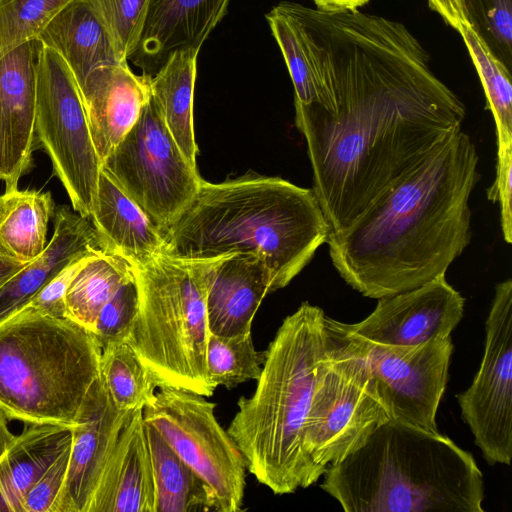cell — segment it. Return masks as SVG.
I'll use <instances>...</instances> for the list:
<instances>
[{"label":"cell","instance_id":"d6a6232c","mask_svg":"<svg viewBox=\"0 0 512 512\" xmlns=\"http://www.w3.org/2000/svg\"><path fill=\"white\" fill-rule=\"evenodd\" d=\"M462 3L474 33L512 71V0H462Z\"/></svg>","mask_w":512,"mask_h":512},{"label":"cell","instance_id":"cb8c5ba5","mask_svg":"<svg viewBox=\"0 0 512 512\" xmlns=\"http://www.w3.org/2000/svg\"><path fill=\"white\" fill-rule=\"evenodd\" d=\"M197 50L172 53L150 77V93L173 139L194 166L198 148L194 135L193 99Z\"/></svg>","mask_w":512,"mask_h":512},{"label":"cell","instance_id":"44dd1931","mask_svg":"<svg viewBox=\"0 0 512 512\" xmlns=\"http://www.w3.org/2000/svg\"><path fill=\"white\" fill-rule=\"evenodd\" d=\"M143 409L132 412L107 461L88 512H155Z\"/></svg>","mask_w":512,"mask_h":512},{"label":"cell","instance_id":"74e56055","mask_svg":"<svg viewBox=\"0 0 512 512\" xmlns=\"http://www.w3.org/2000/svg\"><path fill=\"white\" fill-rule=\"evenodd\" d=\"M487 198L499 203L503 238L512 243V144L497 145L496 176Z\"/></svg>","mask_w":512,"mask_h":512},{"label":"cell","instance_id":"3957f363","mask_svg":"<svg viewBox=\"0 0 512 512\" xmlns=\"http://www.w3.org/2000/svg\"><path fill=\"white\" fill-rule=\"evenodd\" d=\"M163 236V253L173 257L261 256L274 292L311 262L327 243L330 228L312 189L280 177L249 174L221 183L202 179L193 199Z\"/></svg>","mask_w":512,"mask_h":512},{"label":"cell","instance_id":"7c38bea8","mask_svg":"<svg viewBox=\"0 0 512 512\" xmlns=\"http://www.w3.org/2000/svg\"><path fill=\"white\" fill-rule=\"evenodd\" d=\"M330 320L363 358L390 419L439 432L436 414L449 379L451 336L409 347L377 345Z\"/></svg>","mask_w":512,"mask_h":512},{"label":"cell","instance_id":"7a4b0ae2","mask_svg":"<svg viewBox=\"0 0 512 512\" xmlns=\"http://www.w3.org/2000/svg\"><path fill=\"white\" fill-rule=\"evenodd\" d=\"M479 156L462 128L328 237L332 264L347 285L379 299L446 274L469 245L470 196Z\"/></svg>","mask_w":512,"mask_h":512},{"label":"cell","instance_id":"5bb4252c","mask_svg":"<svg viewBox=\"0 0 512 512\" xmlns=\"http://www.w3.org/2000/svg\"><path fill=\"white\" fill-rule=\"evenodd\" d=\"M377 300L362 321L341 322L347 332L377 345L409 347L449 337L464 315L465 299L445 275Z\"/></svg>","mask_w":512,"mask_h":512},{"label":"cell","instance_id":"836d02e7","mask_svg":"<svg viewBox=\"0 0 512 512\" xmlns=\"http://www.w3.org/2000/svg\"><path fill=\"white\" fill-rule=\"evenodd\" d=\"M105 25L120 59L135 52L150 0H88Z\"/></svg>","mask_w":512,"mask_h":512},{"label":"cell","instance_id":"603a6c76","mask_svg":"<svg viewBox=\"0 0 512 512\" xmlns=\"http://www.w3.org/2000/svg\"><path fill=\"white\" fill-rule=\"evenodd\" d=\"M37 38L65 61L78 86L98 67L126 63L88 0L71 1Z\"/></svg>","mask_w":512,"mask_h":512},{"label":"cell","instance_id":"e575fe53","mask_svg":"<svg viewBox=\"0 0 512 512\" xmlns=\"http://www.w3.org/2000/svg\"><path fill=\"white\" fill-rule=\"evenodd\" d=\"M137 308L138 288L133 270V274L102 307L97 317L93 333L102 347L110 342L126 341L135 320Z\"/></svg>","mask_w":512,"mask_h":512},{"label":"cell","instance_id":"277c9868","mask_svg":"<svg viewBox=\"0 0 512 512\" xmlns=\"http://www.w3.org/2000/svg\"><path fill=\"white\" fill-rule=\"evenodd\" d=\"M320 487L346 512H483V475L440 432L389 419L330 464Z\"/></svg>","mask_w":512,"mask_h":512},{"label":"cell","instance_id":"4dcf8cb0","mask_svg":"<svg viewBox=\"0 0 512 512\" xmlns=\"http://www.w3.org/2000/svg\"><path fill=\"white\" fill-rule=\"evenodd\" d=\"M264 363V352L253 344L251 332L218 336L209 333L206 346V365L211 384L227 389L257 380Z\"/></svg>","mask_w":512,"mask_h":512},{"label":"cell","instance_id":"60d3db41","mask_svg":"<svg viewBox=\"0 0 512 512\" xmlns=\"http://www.w3.org/2000/svg\"><path fill=\"white\" fill-rule=\"evenodd\" d=\"M8 420V416L0 409V461L4 458L17 436L10 431Z\"/></svg>","mask_w":512,"mask_h":512},{"label":"cell","instance_id":"8fae6325","mask_svg":"<svg viewBox=\"0 0 512 512\" xmlns=\"http://www.w3.org/2000/svg\"><path fill=\"white\" fill-rule=\"evenodd\" d=\"M35 127L74 211L89 218L102 163L77 81L59 54L44 45L37 64Z\"/></svg>","mask_w":512,"mask_h":512},{"label":"cell","instance_id":"30bf717a","mask_svg":"<svg viewBox=\"0 0 512 512\" xmlns=\"http://www.w3.org/2000/svg\"><path fill=\"white\" fill-rule=\"evenodd\" d=\"M216 404L191 391L161 385L143 408L152 426L213 490L220 512L242 510L247 462L217 421Z\"/></svg>","mask_w":512,"mask_h":512},{"label":"cell","instance_id":"2e32d148","mask_svg":"<svg viewBox=\"0 0 512 512\" xmlns=\"http://www.w3.org/2000/svg\"><path fill=\"white\" fill-rule=\"evenodd\" d=\"M131 414L113 405L99 376L71 428L69 466L55 512H88L107 461Z\"/></svg>","mask_w":512,"mask_h":512},{"label":"cell","instance_id":"ab89813d","mask_svg":"<svg viewBox=\"0 0 512 512\" xmlns=\"http://www.w3.org/2000/svg\"><path fill=\"white\" fill-rule=\"evenodd\" d=\"M317 9L325 12L354 11L364 6L369 0H313Z\"/></svg>","mask_w":512,"mask_h":512},{"label":"cell","instance_id":"d6986e66","mask_svg":"<svg viewBox=\"0 0 512 512\" xmlns=\"http://www.w3.org/2000/svg\"><path fill=\"white\" fill-rule=\"evenodd\" d=\"M230 0H150L144 28L130 60L154 75L181 50L199 51L224 17Z\"/></svg>","mask_w":512,"mask_h":512},{"label":"cell","instance_id":"7402d4cb","mask_svg":"<svg viewBox=\"0 0 512 512\" xmlns=\"http://www.w3.org/2000/svg\"><path fill=\"white\" fill-rule=\"evenodd\" d=\"M89 219L103 249L135 267L164 252L163 232L102 167Z\"/></svg>","mask_w":512,"mask_h":512},{"label":"cell","instance_id":"d4e9b609","mask_svg":"<svg viewBox=\"0 0 512 512\" xmlns=\"http://www.w3.org/2000/svg\"><path fill=\"white\" fill-rule=\"evenodd\" d=\"M55 208L50 192L14 189L0 195V254L22 263L39 257Z\"/></svg>","mask_w":512,"mask_h":512},{"label":"cell","instance_id":"4fadbf2b","mask_svg":"<svg viewBox=\"0 0 512 512\" xmlns=\"http://www.w3.org/2000/svg\"><path fill=\"white\" fill-rule=\"evenodd\" d=\"M485 347L472 384L456 397L461 417L490 464L512 458V280L495 287L485 323Z\"/></svg>","mask_w":512,"mask_h":512},{"label":"cell","instance_id":"1f68e13d","mask_svg":"<svg viewBox=\"0 0 512 512\" xmlns=\"http://www.w3.org/2000/svg\"><path fill=\"white\" fill-rule=\"evenodd\" d=\"M73 0H0V56L37 38Z\"/></svg>","mask_w":512,"mask_h":512},{"label":"cell","instance_id":"b9f144b4","mask_svg":"<svg viewBox=\"0 0 512 512\" xmlns=\"http://www.w3.org/2000/svg\"><path fill=\"white\" fill-rule=\"evenodd\" d=\"M26 264L0 254V286Z\"/></svg>","mask_w":512,"mask_h":512},{"label":"cell","instance_id":"ac0fdd59","mask_svg":"<svg viewBox=\"0 0 512 512\" xmlns=\"http://www.w3.org/2000/svg\"><path fill=\"white\" fill-rule=\"evenodd\" d=\"M265 260L254 253H230L211 259L206 311L208 331L218 336L251 332L254 316L271 293Z\"/></svg>","mask_w":512,"mask_h":512},{"label":"cell","instance_id":"4316f807","mask_svg":"<svg viewBox=\"0 0 512 512\" xmlns=\"http://www.w3.org/2000/svg\"><path fill=\"white\" fill-rule=\"evenodd\" d=\"M126 259L105 250L89 254L71 281L65 297V318L94 332L102 307L133 274Z\"/></svg>","mask_w":512,"mask_h":512},{"label":"cell","instance_id":"f546056e","mask_svg":"<svg viewBox=\"0 0 512 512\" xmlns=\"http://www.w3.org/2000/svg\"><path fill=\"white\" fill-rule=\"evenodd\" d=\"M483 86L497 145L512 144V71L496 59L470 25L460 32Z\"/></svg>","mask_w":512,"mask_h":512},{"label":"cell","instance_id":"ffe728a7","mask_svg":"<svg viewBox=\"0 0 512 512\" xmlns=\"http://www.w3.org/2000/svg\"><path fill=\"white\" fill-rule=\"evenodd\" d=\"M104 250L89 218L56 206L53 234L42 254L0 286V327L15 317L59 271L75 259Z\"/></svg>","mask_w":512,"mask_h":512},{"label":"cell","instance_id":"6da1fadb","mask_svg":"<svg viewBox=\"0 0 512 512\" xmlns=\"http://www.w3.org/2000/svg\"><path fill=\"white\" fill-rule=\"evenodd\" d=\"M266 19L292 80L295 125L331 235L461 129L466 108L398 21L290 1Z\"/></svg>","mask_w":512,"mask_h":512},{"label":"cell","instance_id":"f1b7e54d","mask_svg":"<svg viewBox=\"0 0 512 512\" xmlns=\"http://www.w3.org/2000/svg\"><path fill=\"white\" fill-rule=\"evenodd\" d=\"M100 377L113 405L125 412L143 409L160 386L126 341L102 347Z\"/></svg>","mask_w":512,"mask_h":512},{"label":"cell","instance_id":"484cf974","mask_svg":"<svg viewBox=\"0 0 512 512\" xmlns=\"http://www.w3.org/2000/svg\"><path fill=\"white\" fill-rule=\"evenodd\" d=\"M155 486V512H220L211 487L145 423Z\"/></svg>","mask_w":512,"mask_h":512},{"label":"cell","instance_id":"52a82bcc","mask_svg":"<svg viewBox=\"0 0 512 512\" xmlns=\"http://www.w3.org/2000/svg\"><path fill=\"white\" fill-rule=\"evenodd\" d=\"M211 259L162 253L135 267L138 308L126 342L159 385L210 397L206 311Z\"/></svg>","mask_w":512,"mask_h":512},{"label":"cell","instance_id":"8d00e7d4","mask_svg":"<svg viewBox=\"0 0 512 512\" xmlns=\"http://www.w3.org/2000/svg\"><path fill=\"white\" fill-rule=\"evenodd\" d=\"M89 254L67 264L42 287L20 312L51 318H65L66 293L71 281Z\"/></svg>","mask_w":512,"mask_h":512},{"label":"cell","instance_id":"f35d334b","mask_svg":"<svg viewBox=\"0 0 512 512\" xmlns=\"http://www.w3.org/2000/svg\"><path fill=\"white\" fill-rule=\"evenodd\" d=\"M430 9L438 13L444 22L459 34L468 24L462 0H427Z\"/></svg>","mask_w":512,"mask_h":512},{"label":"cell","instance_id":"d590c367","mask_svg":"<svg viewBox=\"0 0 512 512\" xmlns=\"http://www.w3.org/2000/svg\"><path fill=\"white\" fill-rule=\"evenodd\" d=\"M70 448L71 444L28 489L22 500L24 512H55L68 471Z\"/></svg>","mask_w":512,"mask_h":512},{"label":"cell","instance_id":"5b68a950","mask_svg":"<svg viewBox=\"0 0 512 512\" xmlns=\"http://www.w3.org/2000/svg\"><path fill=\"white\" fill-rule=\"evenodd\" d=\"M326 315L309 302L288 315L264 351L250 397H240L228 426L258 482L278 495L317 482L304 449V425L327 343Z\"/></svg>","mask_w":512,"mask_h":512},{"label":"cell","instance_id":"7bdbcfd3","mask_svg":"<svg viewBox=\"0 0 512 512\" xmlns=\"http://www.w3.org/2000/svg\"><path fill=\"white\" fill-rule=\"evenodd\" d=\"M0 512H23L22 507L14 500L5 484L0 479Z\"/></svg>","mask_w":512,"mask_h":512},{"label":"cell","instance_id":"83f0119b","mask_svg":"<svg viewBox=\"0 0 512 512\" xmlns=\"http://www.w3.org/2000/svg\"><path fill=\"white\" fill-rule=\"evenodd\" d=\"M71 441V428L53 424H31L16 436L0 463L8 471L21 503L28 489L70 446Z\"/></svg>","mask_w":512,"mask_h":512},{"label":"cell","instance_id":"9c48e42d","mask_svg":"<svg viewBox=\"0 0 512 512\" xmlns=\"http://www.w3.org/2000/svg\"><path fill=\"white\" fill-rule=\"evenodd\" d=\"M102 168L163 233L190 203L202 181L152 97Z\"/></svg>","mask_w":512,"mask_h":512},{"label":"cell","instance_id":"ba28073f","mask_svg":"<svg viewBox=\"0 0 512 512\" xmlns=\"http://www.w3.org/2000/svg\"><path fill=\"white\" fill-rule=\"evenodd\" d=\"M327 343L304 425V449L315 468L356 450L390 419L363 358L326 316Z\"/></svg>","mask_w":512,"mask_h":512},{"label":"cell","instance_id":"9a60e30c","mask_svg":"<svg viewBox=\"0 0 512 512\" xmlns=\"http://www.w3.org/2000/svg\"><path fill=\"white\" fill-rule=\"evenodd\" d=\"M43 44L28 40L0 56V180L17 189L33 162L37 64Z\"/></svg>","mask_w":512,"mask_h":512},{"label":"cell","instance_id":"8992f818","mask_svg":"<svg viewBox=\"0 0 512 512\" xmlns=\"http://www.w3.org/2000/svg\"><path fill=\"white\" fill-rule=\"evenodd\" d=\"M101 353L95 334L67 318L18 313L0 327V409L9 420L72 428Z\"/></svg>","mask_w":512,"mask_h":512},{"label":"cell","instance_id":"e0dca14e","mask_svg":"<svg viewBox=\"0 0 512 512\" xmlns=\"http://www.w3.org/2000/svg\"><path fill=\"white\" fill-rule=\"evenodd\" d=\"M151 75H137L127 62L94 69L79 85L101 163L133 127L151 97Z\"/></svg>","mask_w":512,"mask_h":512}]
</instances>
